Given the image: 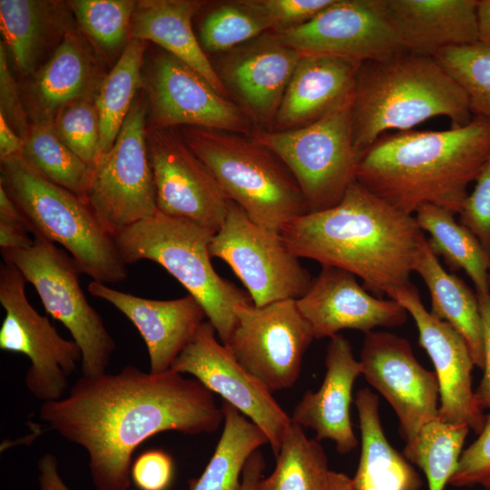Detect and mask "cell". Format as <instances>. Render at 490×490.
<instances>
[{"label":"cell","mask_w":490,"mask_h":490,"mask_svg":"<svg viewBox=\"0 0 490 490\" xmlns=\"http://www.w3.org/2000/svg\"><path fill=\"white\" fill-rule=\"evenodd\" d=\"M182 375L126 366L117 374L82 376L65 397L44 402L40 417L86 450L97 490H128L132 454L148 438L212 433L224 421L213 393Z\"/></svg>","instance_id":"obj_1"},{"label":"cell","mask_w":490,"mask_h":490,"mask_svg":"<svg viewBox=\"0 0 490 490\" xmlns=\"http://www.w3.org/2000/svg\"><path fill=\"white\" fill-rule=\"evenodd\" d=\"M279 234L298 258L348 270L382 298L408 285L424 232L415 216L355 180L342 200L284 224Z\"/></svg>","instance_id":"obj_2"},{"label":"cell","mask_w":490,"mask_h":490,"mask_svg":"<svg viewBox=\"0 0 490 490\" xmlns=\"http://www.w3.org/2000/svg\"><path fill=\"white\" fill-rule=\"evenodd\" d=\"M490 158V118L446 131L382 135L358 160L356 180L396 208L415 214L433 204L458 215Z\"/></svg>","instance_id":"obj_3"},{"label":"cell","mask_w":490,"mask_h":490,"mask_svg":"<svg viewBox=\"0 0 490 490\" xmlns=\"http://www.w3.org/2000/svg\"><path fill=\"white\" fill-rule=\"evenodd\" d=\"M436 116L449 118L452 128L473 119L466 93L432 56L403 51L360 64L352 100L359 158L387 131H410Z\"/></svg>","instance_id":"obj_4"},{"label":"cell","mask_w":490,"mask_h":490,"mask_svg":"<svg viewBox=\"0 0 490 490\" xmlns=\"http://www.w3.org/2000/svg\"><path fill=\"white\" fill-rule=\"evenodd\" d=\"M0 185L16 206L28 232L62 245L81 273L103 284L126 279L127 265L113 235L85 200L48 181L22 154L1 161Z\"/></svg>","instance_id":"obj_5"},{"label":"cell","mask_w":490,"mask_h":490,"mask_svg":"<svg viewBox=\"0 0 490 490\" xmlns=\"http://www.w3.org/2000/svg\"><path fill=\"white\" fill-rule=\"evenodd\" d=\"M215 233L192 220L157 211L113 237L126 265L149 260L173 276L201 304L226 345L236 327L237 308L251 300L213 269L209 246Z\"/></svg>","instance_id":"obj_6"},{"label":"cell","mask_w":490,"mask_h":490,"mask_svg":"<svg viewBox=\"0 0 490 490\" xmlns=\"http://www.w3.org/2000/svg\"><path fill=\"white\" fill-rule=\"evenodd\" d=\"M181 136L210 168L228 199L254 222L279 231L287 222L308 213L290 171L251 135L184 126Z\"/></svg>","instance_id":"obj_7"},{"label":"cell","mask_w":490,"mask_h":490,"mask_svg":"<svg viewBox=\"0 0 490 490\" xmlns=\"http://www.w3.org/2000/svg\"><path fill=\"white\" fill-rule=\"evenodd\" d=\"M353 95L317 121L288 131L257 128L251 136L274 152L296 179L308 213L342 200L359 160L353 139Z\"/></svg>","instance_id":"obj_8"},{"label":"cell","mask_w":490,"mask_h":490,"mask_svg":"<svg viewBox=\"0 0 490 490\" xmlns=\"http://www.w3.org/2000/svg\"><path fill=\"white\" fill-rule=\"evenodd\" d=\"M1 254L4 261L15 266L34 287L46 312L69 330L81 349L83 376L106 373L115 343L89 304L73 258L39 238H34L29 248L1 250Z\"/></svg>","instance_id":"obj_9"},{"label":"cell","mask_w":490,"mask_h":490,"mask_svg":"<svg viewBox=\"0 0 490 490\" xmlns=\"http://www.w3.org/2000/svg\"><path fill=\"white\" fill-rule=\"evenodd\" d=\"M146 113L143 99L132 103L113 145L93 169L86 201L112 235L158 211Z\"/></svg>","instance_id":"obj_10"},{"label":"cell","mask_w":490,"mask_h":490,"mask_svg":"<svg viewBox=\"0 0 490 490\" xmlns=\"http://www.w3.org/2000/svg\"><path fill=\"white\" fill-rule=\"evenodd\" d=\"M211 257L224 260L245 286L251 302L262 307L299 299L312 278L285 245L279 231L261 226L230 200L224 222L214 234Z\"/></svg>","instance_id":"obj_11"},{"label":"cell","mask_w":490,"mask_h":490,"mask_svg":"<svg viewBox=\"0 0 490 490\" xmlns=\"http://www.w3.org/2000/svg\"><path fill=\"white\" fill-rule=\"evenodd\" d=\"M25 279L13 264L0 267V303L5 315L0 328V348L25 355L31 365L24 382L44 402L61 399L67 378L82 361L74 340L62 338L48 318L40 315L25 294Z\"/></svg>","instance_id":"obj_12"},{"label":"cell","mask_w":490,"mask_h":490,"mask_svg":"<svg viewBox=\"0 0 490 490\" xmlns=\"http://www.w3.org/2000/svg\"><path fill=\"white\" fill-rule=\"evenodd\" d=\"M237 323L225 345L236 360L272 394L298 380L303 357L315 339L296 299L236 309Z\"/></svg>","instance_id":"obj_13"},{"label":"cell","mask_w":490,"mask_h":490,"mask_svg":"<svg viewBox=\"0 0 490 490\" xmlns=\"http://www.w3.org/2000/svg\"><path fill=\"white\" fill-rule=\"evenodd\" d=\"M274 33L301 56L362 64L405 51L383 0H333L309 22Z\"/></svg>","instance_id":"obj_14"},{"label":"cell","mask_w":490,"mask_h":490,"mask_svg":"<svg viewBox=\"0 0 490 490\" xmlns=\"http://www.w3.org/2000/svg\"><path fill=\"white\" fill-rule=\"evenodd\" d=\"M142 87L150 107L148 132L183 125L251 135L257 129L239 104L166 51L153 55Z\"/></svg>","instance_id":"obj_15"},{"label":"cell","mask_w":490,"mask_h":490,"mask_svg":"<svg viewBox=\"0 0 490 490\" xmlns=\"http://www.w3.org/2000/svg\"><path fill=\"white\" fill-rule=\"evenodd\" d=\"M216 334L212 324L204 321L171 368L192 376L252 421L265 433L276 456L284 433L292 422L290 416L278 404L272 393L217 339Z\"/></svg>","instance_id":"obj_16"},{"label":"cell","mask_w":490,"mask_h":490,"mask_svg":"<svg viewBox=\"0 0 490 490\" xmlns=\"http://www.w3.org/2000/svg\"><path fill=\"white\" fill-rule=\"evenodd\" d=\"M147 148L158 211L217 232L227 216L230 200L181 133L174 128L148 132Z\"/></svg>","instance_id":"obj_17"},{"label":"cell","mask_w":490,"mask_h":490,"mask_svg":"<svg viewBox=\"0 0 490 490\" xmlns=\"http://www.w3.org/2000/svg\"><path fill=\"white\" fill-rule=\"evenodd\" d=\"M359 362L366 380L396 412L405 441L438 417L436 375L419 364L407 339L387 331L367 333Z\"/></svg>","instance_id":"obj_18"},{"label":"cell","mask_w":490,"mask_h":490,"mask_svg":"<svg viewBox=\"0 0 490 490\" xmlns=\"http://www.w3.org/2000/svg\"><path fill=\"white\" fill-rule=\"evenodd\" d=\"M388 297L413 318L418 330V344L433 362L439 386L438 418L446 423L466 424L478 435L485 414L472 387L475 365L466 340L448 323L427 311L412 283L394 290Z\"/></svg>","instance_id":"obj_19"},{"label":"cell","mask_w":490,"mask_h":490,"mask_svg":"<svg viewBox=\"0 0 490 490\" xmlns=\"http://www.w3.org/2000/svg\"><path fill=\"white\" fill-rule=\"evenodd\" d=\"M300 57L270 31L227 52L216 72L250 121L271 131Z\"/></svg>","instance_id":"obj_20"},{"label":"cell","mask_w":490,"mask_h":490,"mask_svg":"<svg viewBox=\"0 0 490 490\" xmlns=\"http://www.w3.org/2000/svg\"><path fill=\"white\" fill-rule=\"evenodd\" d=\"M296 303L315 339L330 338L347 328L367 334L378 327L402 326L408 316L397 301L371 295L354 274L328 265L321 266Z\"/></svg>","instance_id":"obj_21"},{"label":"cell","mask_w":490,"mask_h":490,"mask_svg":"<svg viewBox=\"0 0 490 490\" xmlns=\"http://www.w3.org/2000/svg\"><path fill=\"white\" fill-rule=\"evenodd\" d=\"M87 289L115 307L135 326L146 344L150 372L153 374L171 369L207 318L190 294L169 300L150 299L94 280L88 283Z\"/></svg>","instance_id":"obj_22"},{"label":"cell","mask_w":490,"mask_h":490,"mask_svg":"<svg viewBox=\"0 0 490 490\" xmlns=\"http://www.w3.org/2000/svg\"><path fill=\"white\" fill-rule=\"evenodd\" d=\"M325 365L320 387L305 392L290 418L302 428L313 430L318 441L330 439L338 453L348 454L358 445L349 409L353 386L362 375V366L355 358L349 341L340 334L330 338Z\"/></svg>","instance_id":"obj_23"},{"label":"cell","mask_w":490,"mask_h":490,"mask_svg":"<svg viewBox=\"0 0 490 490\" xmlns=\"http://www.w3.org/2000/svg\"><path fill=\"white\" fill-rule=\"evenodd\" d=\"M406 52L432 56L479 42L477 0H383Z\"/></svg>","instance_id":"obj_24"},{"label":"cell","mask_w":490,"mask_h":490,"mask_svg":"<svg viewBox=\"0 0 490 490\" xmlns=\"http://www.w3.org/2000/svg\"><path fill=\"white\" fill-rule=\"evenodd\" d=\"M360 64L331 56H301L271 131L309 124L352 97Z\"/></svg>","instance_id":"obj_25"},{"label":"cell","mask_w":490,"mask_h":490,"mask_svg":"<svg viewBox=\"0 0 490 490\" xmlns=\"http://www.w3.org/2000/svg\"><path fill=\"white\" fill-rule=\"evenodd\" d=\"M207 2L198 0L138 1L130 39L151 41L201 75L222 96L230 94L208 59L192 29V18Z\"/></svg>","instance_id":"obj_26"},{"label":"cell","mask_w":490,"mask_h":490,"mask_svg":"<svg viewBox=\"0 0 490 490\" xmlns=\"http://www.w3.org/2000/svg\"><path fill=\"white\" fill-rule=\"evenodd\" d=\"M413 271L428 289L431 315L448 323L464 338L474 365L483 370V325L476 293L462 279L443 268L426 236L417 249Z\"/></svg>","instance_id":"obj_27"},{"label":"cell","mask_w":490,"mask_h":490,"mask_svg":"<svg viewBox=\"0 0 490 490\" xmlns=\"http://www.w3.org/2000/svg\"><path fill=\"white\" fill-rule=\"evenodd\" d=\"M361 435L355 490H420L423 481L407 458L387 441L379 416V399L368 388L355 397Z\"/></svg>","instance_id":"obj_28"},{"label":"cell","mask_w":490,"mask_h":490,"mask_svg":"<svg viewBox=\"0 0 490 490\" xmlns=\"http://www.w3.org/2000/svg\"><path fill=\"white\" fill-rule=\"evenodd\" d=\"M96 69L83 37L74 31L66 32L35 78L34 93L42 120L52 122L64 106L93 96L98 83Z\"/></svg>","instance_id":"obj_29"},{"label":"cell","mask_w":490,"mask_h":490,"mask_svg":"<svg viewBox=\"0 0 490 490\" xmlns=\"http://www.w3.org/2000/svg\"><path fill=\"white\" fill-rule=\"evenodd\" d=\"M420 230L429 234L428 243L454 271L463 270L473 281L476 293H490V256L476 237L457 222L446 209L424 204L415 212Z\"/></svg>","instance_id":"obj_30"},{"label":"cell","mask_w":490,"mask_h":490,"mask_svg":"<svg viewBox=\"0 0 490 490\" xmlns=\"http://www.w3.org/2000/svg\"><path fill=\"white\" fill-rule=\"evenodd\" d=\"M223 430L202 475L190 482L191 490H240L249 457L269 444L265 433L237 408L222 400Z\"/></svg>","instance_id":"obj_31"},{"label":"cell","mask_w":490,"mask_h":490,"mask_svg":"<svg viewBox=\"0 0 490 490\" xmlns=\"http://www.w3.org/2000/svg\"><path fill=\"white\" fill-rule=\"evenodd\" d=\"M275 458V469L260 479L257 490H329L331 470L325 450L299 425L291 422L287 428Z\"/></svg>","instance_id":"obj_32"},{"label":"cell","mask_w":490,"mask_h":490,"mask_svg":"<svg viewBox=\"0 0 490 490\" xmlns=\"http://www.w3.org/2000/svg\"><path fill=\"white\" fill-rule=\"evenodd\" d=\"M146 46L145 41L130 39L98 88L95 102L100 118L102 154L113 145L134 95L142 87V67Z\"/></svg>","instance_id":"obj_33"},{"label":"cell","mask_w":490,"mask_h":490,"mask_svg":"<svg viewBox=\"0 0 490 490\" xmlns=\"http://www.w3.org/2000/svg\"><path fill=\"white\" fill-rule=\"evenodd\" d=\"M23 139L22 156L34 169L86 201L93 168L62 141L52 122L38 120L29 124Z\"/></svg>","instance_id":"obj_34"},{"label":"cell","mask_w":490,"mask_h":490,"mask_svg":"<svg viewBox=\"0 0 490 490\" xmlns=\"http://www.w3.org/2000/svg\"><path fill=\"white\" fill-rule=\"evenodd\" d=\"M469 430L466 424L446 423L436 417L406 441L403 456L423 471L428 490H444L448 485Z\"/></svg>","instance_id":"obj_35"},{"label":"cell","mask_w":490,"mask_h":490,"mask_svg":"<svg viewBox=\"0 0 490 490\" xmlns=\"http://www.w3.org/2000/svg\"><path fill=\"white\" fill-rule=\"evenodd\" d=\"M54 3L0 0V28L17 69L34 71Z\"/></svg>","instance_id":"obj_36"},{"label":"cell","mask_w":490,"mask_h":490,"mask_svg":"<svg viewBox=\"0 0 490 490\" xmlns=\"http://www.w3.org/2000/svg\"><path fill=\"white\" fill-rule=\"evenodd\" d=\"M270 31V23L250 0L221 2L201 21L200 44L204 51L227 53Z\"/></svg>","instance_id":"obj_37"},{"label":"cell","mask_w":490,"mask_h":490,"mask_svg":"<svg viewBox=\"0 0 490 490\" xmlns=\"http://www.w3.org/2000/svg\"><path fill=\"white\" fill-rule=\"evenodd\" d=\"M432 57L465 91L473 117L490 118V47L477 42L441 49Z\"/></svg>","instance_id":"obj_38"},{"label":"cell","mask_w":490,"mask_h":490,"mask_svg":"<svg viewBox=\"0 0 490 490\" xmlns=\"http://www.w3.org/2000/svg\"><path fill=\"white\" fill-rule=\"evenodd\" d=\"M132 0H74L68 3L83 31L101 48L113 51L130 40Z\"/></svg>","instance_id":"obj_39"},{"label":"cell","mask_w":490,"mask_h":490,"mask_svg":"<svg viewBox=\"0 0 490 490\" xmlns=\"http://www.w3.org/2000/svg\"><path fill=\"white\" fill-rule=\"evenodd\" d=\"M52 122L62 141L93 168L102 155L101 126L95 97H86L64 106Z\"/></svg>","instance_id":"obj_40"},{"label":"cell","mask_w":490,"mask_h":490,"mask_svg":"<svg viewBox=\"0 0 490 490\" xmlns=\"http://www.w3.org/2000/svg\"><path fill=\"white\" fill-rule=\"evenodd\" d=\"M448 485L455 487L479 485L490 490V412L478 437L463 450Z\"/></svg>","instance_id":"obj_41"},{"label":"cell","mask_w":490,"mask_h":490,"mask_svg":"<svg viewBox=\"0 0 490 490\" xmlns=\"http://www.w3.org/2000/svg\"><path fill=\"white\" fill-rule=\"evenodd\" d=\"M475 182L458 214L459 222L476 237L490 256V158Z\"/></svg>","instance_id":"obj_42"},{"label":"cell","mask_w":490,"mask_h":490,"mask_svg":"<svg viewBox=\"0 0 490 490\" xmlns=\"http://www.w3.org/2000/svg\"><path fill=\"white\" fill-rule=\"evenodd\" d=\"M333 0H250L279 32L303 24L328 6Z\"/></svg>","instance_id":"obj_43"},{"label":"cell","mask_w":490,"mask_h":490,"mask_svg":"<svg viewBox=\"0 0 490 490\" xmlns=\"http://www.w3.org/2000/svg\"><path fill=\"white\" fill-rule=\"evenodd\" d=\"M172 475V458L162 449L143 452L131 467V479L140 490H166Z\"/></svg>","instance_id":"obj_44"},{"label":"cell","mask_w":490,"mask_h":490,"mask_svg":"<svg viewBox=\"0 0 490 490\" xmlns=\"http://www.w3.org/2000/svg\"><path fill=\"white\" fill-rule=\"evenodd\" d=\"M0 114L23 138L29 124L19 97L18 86L9 69L6 46L3 42L0 44Z\"/></svg>","instance_id":"obj_45"},{"label":"cell","mask_w":490,"mask_h":490,"mask_svg":"<svg viewBox=\"0 0 490 490\" xmlns=\"http://www.w3.org/2000/svg\"><path fill=\"white\" fill-rule=\"evenodd\" d=\"M483 325L484 374L475 390L477 403L482 410L490 409V293H476Z\"/></svg>","instance_id":"obj_46"},{"label":"cell","mask_w":490,"mask_h":490,"mask_svg":"<svg viewBox=\"0 0 490 490\" xmlns=\"http://www.w3.org/2000/svg\"><path fill=\"white\" fill-rule=\"evenodd\" d=\"M28 233L23 221L0 219L1 250L31 247L34 244V239L29 238Z\"/></svg>","instance_id":"obj_47"},{"label":"cell","mask_w":490,"mask_h":490,"mask_svg":"<svg viewBox=\"0 0 490 490\" xmlns=\"http://www.w3.org/2000/svg\"><path fill=\"white\" fill-rule=\"evenodd\" d=\"M38 469L40 490H70L59 475L54 456L44 455L39 460Z\"/></svg>","instance_id":"obj_48"},{"label":"cell","mask_w":490,"mask_h":490,"mask_svg":"<svg viewBox=\"0 0 490 490\" xmlns=\"http://www.w3.org/2000/svg\"><path fill=\"white\" fill-rule=\"evenodd\" d=\"M24 139L17 135L3 115L0 114V158L4 161L15 155L22 154Z\"/></svg>","instance_id":"obj_49"},{"label":"cell","mask_w":490,"mask_h":490,"mask_svg":"<svg viewBox=\"0 0 490 490\" xmlns=\"http://www.w3.org/2000/svg\"><path fill=\"white\" fill-rule=\"evenodd\" d=\"M266 463L262 453L256 450L247 460L241 475L240 490H257L265 469Z\"/></svg>","instance_id":"obj_50"},{"label":"cell","mask_w":490,"mask_h":490,"mask_svg":"<svg viewBox=\"0 0 490 490\" xmlns=\"http://www.w3.org/2000/svg\"><path fill=\"white\" fill-rule=\"evenodd\" d=\"M479 42L490 47V0H479L477 5Z\"/></svg>","instance_id":"obj_51"},{"label":"cell","mask_w":490,"mask_h":490,"mask_svg":"<svg viewBox=\"0 0 490 490\" xmlns=\"http://www.w3.org/2000/svg\"><path fill=\"white\" fill-rule=\"evenodd\" d=\"M329 490H355L352 479L347 475L331 471Z\"/></svg>","instance_id":"obj_52"},{"label":"cell","mask_w":490,"mask_h":490,"mask_svg":"<svg viewBox=\"0 0 490 490\" xmlns=\"http://www.w3.org/2000/svg\"><path fill=\"white\" fill-rule=\"evenodd\" d=\"M489 287H490V269H489Z\"/></svg>","instance_id":"obj_53"}]
</instances>
